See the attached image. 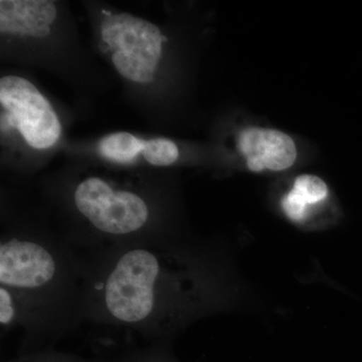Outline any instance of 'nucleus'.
<instances>
[{"label":"nucleus","instance_id":"1","mask_svg":"<svg viewBox=\"0 0 362 362\" xmlns=\"http://www.w3.org/2000/svg\"><path fill=\"white\" fill-rule=\"evenodd\" d=\"M84 255L83 323L133 331L148 343L168 342L225 299L218 262L168 235Z\"/></svg>","mask_w":362,"mask_h":362},{"label":"nucleus","instance_id":"2","mask_svg":"<svg viewBox=\"0 0 362 362\" xmlns=\"http://www.w3.org/2000/svg\"><path fill=\"white\" fill-rule=\"evenodd\" d=\"M85 255L63 237L13 230L0 240V324L21 354L54 346L83 323Z\"/></svg>","mask_w":362,"mask_h":362},{"label":"nucleus","instance_id":"3","mask_svg":"<svg viewBox=\"0 0 362 362\" xmlns=\"http://www.w3.org/2000/svg\"><path fill=\"white\" fill-rule=\"evenodd\" d=\"M71 204L84 226L71 246L83 252L168 235L158 228L148 197L100 176L78 181L71 192Z\"/></svg>","mask_w":362,"mask_h":362},{"label":"nucleus","instance_id":"4","mask_svg":"<svg viewBox=\"0 0 362 362\" xmlns=\"http://www.w3.org/2000/svg\"><path fill=\"white\" fill-rule=\"evenodd\" d=\"M100 37V47L122 77L139 84L153 81L164 42L158 26L129 13L109 14Z\"/></svg>","mask_w":362,"mask_h":362},{"label":"nucleus","instance_id":"5","mask_svg":"<svg viewBox=\"0 0 362 362\" xmlns=\"http://www.w3.org/2000/svg\"><path fill=\"white\" fill-rule=\"evenodd\" d=\"M1 128L14 126L30 147L47 149L58 142L61 123L51 104L33 83L18 76L0 80Z\"/></svg>","mask_w":362,"mask_h":362},{"label":"nucleus","instance_id":"6","mask_svg":"<svg viewBox=\"0 0 362 362\" xmlns=\"http://www.w3.org/2000/svg\"><path fill=\"white\" fill-rule=\"evenodd\" d=\"M240 153L252 173L283 171L296 160V145L289 135L265 128H247L239 137Z\"/></svg>","mask_w":362,"mask_h":362},{"label":"nucleus","instance_id":"7","mask_svg":"<svg viewBox=\"0 0 362 362\" xmlns=\"http://www.w3.org/2000/svg\"><path fill=\"white\" fill-rule=\"evenodd\" d=\"M57 7L47 0H1L0 30L4 35L42 39L51 33Z\"/></svg>","mask_w":362,"mask_h":362},{"label":"nucleus","instance_id":"8","mask_svg":"<svg viewBox=\"0 0 362 362\" xmlns=\"http://www.w3.org/2000/svg\"><path fill=\"white\" fill-rule=\"evenodd\" d=\"M329 189L325 181L316 175L298 176L293 187L281 201V207L288 220L303 223L310 216L312 209L327 199Z\"/></svg>","mask_w":362,"mask_h":362},{"label":"nucleus","instance_id":"9","mask_svg":"<svg viewBox=\"0 0 362 362\" xmlns=\"http://www.w3.org/2000/svg\"><path fill=\"white\" fill-rule=\"evenodd\" d=\"M144 141L128 132L113 133L100 142V152L105 158L116 162H130L142 152Z\"/></svg>","mask_w":362,"mask_h":362},{"label":"nucleus","instance_id":"10","mask_svg":"<svg viewBox=\"0 0 362 362\" xmlns=\"http://www.w3.org/2000/svg\"><path fill=\"white\" fill-rule=\"evenodd\" d=\"M112 362H175L168 342L147 343L143 347H129Z\"/></svg>","mask_w":362,"mask_h":362},{"label":"nucleus","instance_id":"11","mask_svg":"<svg viewBox=\"0 0 362 362\" xmlns=\"http://www.w3.org/2000/svg\"><path fill=\"white\" fill-rule=\"evenodd\" d=\"M142 156L151 165L168 166L177 160L180 152L175 142L164 138H156L144 141Z\"/></svg>","mask_w":362,"mask_h":362},{"label":"nucleus","instance_id":"12","mask_svg":"<svg viewBox=\"0 0 362 362\" xmlns=\"http://www.w3.org/2000/svg\"><path fill=\"white\" fill-rule=\"evenodd\" d=\"M6 362H106L102 359H87L71 352L61 351L54 346L21 354L16 358Z\"/></svg>","mask_w":362,"mask_h":362}]
</instances>
